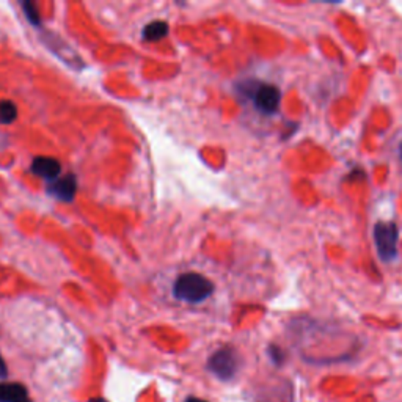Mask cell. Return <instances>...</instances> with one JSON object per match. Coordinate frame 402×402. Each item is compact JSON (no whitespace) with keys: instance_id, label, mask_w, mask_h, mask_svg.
<instances>
[{"instance_id":"11","label":"cell","mask_w":402,"mask_h":402,"mask_svg":"<svg viewBox=\"0 0 402 402\" xmlns=\"http://www.w3.org/2000/svg\"><path fill=\"white\" fill-rule=\"evenodd\" d=\"M7 376H8V368H7V365H5L2 355H0V379H5Z\"/></svg>"},{"instance_id":"7","label":"cell","mask_w":402,"mask_h":402,"mask_svg":"<svg viewBox=\"0 0 402 402\" xmlns=\"http://www.w3.org/2000/svg\"><path fill=\"white\" fill-rule=\"evenodd\" d=\"M0 402H32L22 383H0Z\"/></svg>"},{"instance_id":"2","label":"cell","mask_w":402,"mask_h":402,"mask_svg":"<svg viewBox=\"0 0 402 402\" xmlns=\"http://www.w3.org/2000/svg\"><path fill=\"white\" fill-rule=\"evenodd\" d=\"M214 292L212 281L200 274H184L173 286L175 297L189 303H200Z\"/></svg>"},{"instance_id":"15","label":"cell","mask_w":402,"mask_h":402,"mask_svg":"<svg viewBox=\"0 0 402 402\" xmlns=\"http://www.w3.org/2000/svg\"><path fill=\"white\" fill-rule=\"evenodd\" d=\"M399 153H401V158H402V143H401V146H399Z\"/></svg>"},{"instance_id":"3","label":"cell","mask_w":402,"mask_h":402,"mask_svg":"<svg viewBox=\"0 0 402 402\" xmlns=\"http://www.w3.org/2000/svg\"><path fill=\"white\" fill-rule=\"evenodd\" d=\"M399 231L393 221H377L374 225V244L383 262H392L398 256Z\"/></svg>"},{"instance_id":"10","label":"cell","mask_w":402,"mask_h":402,"mask_svg":"<svg viewBox=\"0 0 402 402\" xmlns=\"http://www.w3.org/2000/svg\"><path fill=\"white\" fill-rule=\"evenodd\" d=\"M21 5H22L24 15L27 16L28 22L32 24V26H35V27H40V24H41V17H40V15H38L37 5H35L33 2H22Z\"/></svg>"},{"instance_id":"9","label":"cell","mask_w":402,"mask_h":402,"mask_svg":"<svg viewBox=\"0 0 402 402\" xmlns=\"http://www.w3.org/2000/svg\"><path fill=\"white\" fill-rule=\"evenodd\" d=\"M17 118V107L11 101H2L0 103V123L11 124Z\"/></svg>"},{"instance_id":"12","label":"cell","mask_w":402,"mask_h":402,"mask_svg":"<svg viewBox=\"0 0 402 402\" xmlns=\"http://www.w3.org/2000/svg\"><path fill=\"white\" fill-rule=\"evenodd\" d=\"M271 355L274 358V362H277V363L281 362V352L280 349H277V347H271Z\"/></svg>"},{"instance_id":"14","label":"cell","mask_w":402,"mask_h":402,"mask_svg":"<svg viewBox=\"0 0 402 402\" xmlns=\"http://www.w3.org/2000/svg\"><path fill=\"white\" fill-rule=\"evenodd\" d=\"M90 402H107V401L103 398H94V399H90Z\"/></svg>"},{"instance_id":"8","label":"cell","mask_w":402,"mask_h":402,"mask_svg":"<svg viewBox=\"0 0 402 402\" xmlns=\"http://www.w3.org/2000/svg\"><path fill=\"white\" fill-rule=\"evenodd\" d=\"M169 35V26L164 21H154L143 28L142 37L145 41H158Z\"/></svg>"},{"instance_id":"13","label":"cell","mask_w":402,"mask_h":402,"mask_svg":"<svg viewBox=\"0 0 402 402\" xmlns=\"http://www.w3.org/2000/svg\"><path fill=\"white\" fill-rule=\"evenodd\" d=\"M185 402H206V401L198 399V398H189V399H185Z\"/></svg>"},{"instance_id":"4","label":"cell","mask_w":402,"mask_h":402,"mask_svg":"<svg viewBox=\"0 0 402 402\" xmlns=\"http://www.w3.org/2000/svg\"><path fill=\"white\" fill-rule=\"evenodd\" d=\"M208 369L221 380H230L239 369V355L233 347H221L208 362Z\"/></svg>"},{"instance_id":"5","label":"cell","mask_w":402,"mask_h":402,"mask_svg":"<svg viewBox=\"0 0 402 402\" xmlns=\"http://www.w3.org/2000/svg\"><path fill=\"white\" fill-rule=\"evenodd\" d=\"M47 192L58 198V200L71 203L74 200L77 192V179L74 175H66L63 178H58L56 181L49 183V185H47Z\"/></svg>"},{"instance_id":"1","label":"cell","mask_w":402,"mask_h":402,"mask_svg":"<svg viewBox=\"0 0 402 402\" xmlns=\"http://www.w3.org/2000/svg\"><path fill=\"white\" fill-rule=\"evenodd\" d=\"M237 90L251 101L255 109L262 115L277 113L281 103V92L277 85L261 81H245L239 83Z\"/></svg>"},{"instance_id":"6","label":"cell","mask_w":402,"mask_h":402,"mask_svg":"<svg viewBox=\"0 0 402 402\" xmlns=\"http://www.w3.org/2000/svg\"><path fill=\"white\" fill-rule=\"evenodd\" d=\"M32 171L37 176L44 178L49 183H52L60 178L62 165H60V162L57 159L47 158V156H40V158L32 162Z\"/></svg>"}]
</instances>
